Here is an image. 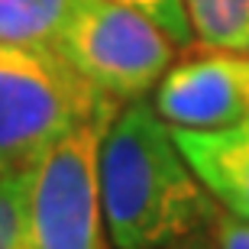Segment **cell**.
I'll list each match as a JSON object with an SVG mask.
<instances>
[{"label":"cell","mask_w":249,"mask_h":249,"mask_svg":"<svg viewBox=\"0 0 249 249\" xmlns=\"http://www.w3.org/2000/svg\"><path fill=\"white\" fill-rule=\"evenodd\" d=\"M101 201L113 249H156L204 230L217 201L156 104H120L101 136Z\"/></svg>","instance_id":"obj_1"},{"label":"cell","mask_w":249,"mask_h":249,"mask_svg":"<svg viewBox=\"0 0 249 249\" xmlns=\"http://www.w3.org/2000/svg\"><path fill=\"white\" fill-rule=\"evenodd\" d=\"M117 110L55 46L0 42V178L29 168L78 126H107Z\"/></svg>","instance_id":"obj_2"},{"label":"cell","mask_w":249,"mask_h":249,"mask_svg":"<svg viewBox=\"0 0 249 249\" xmlns=\"http://www.w3.org/2000/svg\"><path fill=\"white\" fill-rule=\"evenodd\" d=\"M52 46L117 104L152 94L181 52L156 19L123 0H71Z\"/></svg>","instance_id":"obj_3"},{"label":"cell","mask_w":249,"mask_h":249,"mask_svg":"<svg viewBox=\"0 0 249 249\" xmlns=\"http://www.w3.org/2000/svg\"><path fill=\"white\" fill-rule=\"evenodd\" d=\"M104 129L78 126L29 165V249H113L97 165Z\"/></svg>","instance_id":"obj_4"},{"label":"cell","mask_w":249,"mask_h":249,"mask_svg":"<svg viewBox=\"0 0 249 249\" xmlns=\"http://www.w3.org/2000/svg\"><path fill=\"white\" fill-rule=\"evenodd\" d=\"M152 104L172 129H223L249 117V52L194 39L168 65Z\"/></svg>","instance_id":"obj_5"},{"label":"cell","mask_w":249,"mask_h":249,"mask_svg":"<svg viewBox=\"0 0 249 249\" xmlns=\"http://www.w3.org/2000/svg\"><path fill=\"white\" fill-rule=\"evenodd\" d=\"M175 139L213 201L249 220V117L223 129H175Z\"/></svg>","instance_id":"obj_6"},{"label":"cell","mask_w":249,"mask_h":249,"mask_svg":"<svg viewBox=\"0 0 249 249\" xmlns=\"http://www.w3.org/2000/svg\"><path fill=\"white\" fill-rule=\"evenodd\" d=\"M185 13L197 42L249 52V0H185Z\"/></svg>","instance_id":"obj_7"},{"label":"cell","mask_w":249,"mask_h":249,"mask_svg":"<svg viewBox=\"0 0 249 249\" xmlns=\"http://www.w3.org/2000/svg\"><path fill=\"white\" fill-rule=\"evenodd\" d=\"M71 0H0V42L55 39Z\"/></svg>","instance_id":"obj_8"},{"label":"cell","mask_w":249,"mask_h":249,"mask_svg":"<svg viewBox=\"0 0 249 249\" xmlns=\"http://www.w3.org/2000/svg\"><path fill=\"white\" fill-rule=\"evenodd\" d=\"M0 249H29V168L0 178Z\"/></svg>","instance_id":"obj_9"},{"label":"cell","mask_w":249,"mask_h":249,"mask_svg":"<svg viewBox=\"0 0 249 249\" xmlns=\"http://www.w3.org/2000/svg\"><path fill=\"white\" fill-rule=\"evenodd\" d=\"M123 3L142 10L146 17H152L181 49L194 42V29H191V23H188L185 0H123Z\"/></svg>","instance_id":"obj_10"},{"label":"cell","mask_w":249,"mask_h":249,"mask_svg":"<svg viewBox=\"0 0 249 249\" xmlns=\"http://www.w3.org/2000/svg\"><path fill=\"white\" fill-rule=\"evenodd\" d=\"M207 230L217 240L220 249H249V220L230 213L227 207H213L211 220H207Z\"/></svg>","instance_id":"obj_11"},{"label":"cell","mask_w":249,"mask_h":249,"mask_svg":"<svg viewBox=\"0 0 249 249\" xmlns=\"http://www.w3.org/2000/svg\"><path fill=\"white\" fill-rule=\"evenodd\" d=\"M156 249H220V246H217V240L211 236V230L204 227V230H194V233H188V236H181V240H172V243L156 246Z\"/></svg>","instance_id":"obj_12"}]
</instances>
